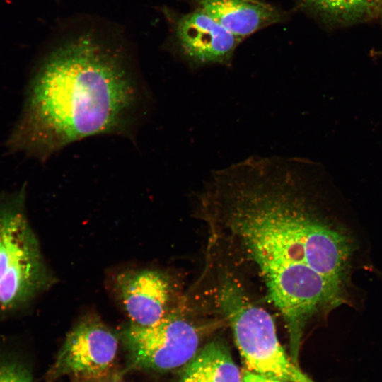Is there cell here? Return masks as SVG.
Returning <instances> with one entry per match:
<instances>
[{
    "instance_id": "cell-4",
    "label": "cell",
    "mask_w": 382,
    "mask_h": 382,
    "mask_svg": "<svg viewBox=\"0 0 382 382\" xmlns=\"http://www.w3.org/2000/svg\"><path fill=\"white\" fill-rule=\"evenodd\" d=\"M216 301L248 370L284 382H313L286 354L271 315L250 299L236 279L228 275L221 279Z\"/></svg>"
},
{
    "instance_id": "cell-11",
    "label": "cell",
    "mask_w": 382,
    "mask_h": 382,
    "mask_svg": "<svg viewBox=\"0 0 382 382\" xmlns=\"http://www.w3.org/2000/svg\"><path fill=\"white\" fill-rule=\"evenodd\" d=\"M325 24L345 27L364 23L382 12V0H297Z\"/></svg>"
},
{
    "instance_id": "cell-3",
    "label": "cell",
    "mask_w": 382,
    "mask_h": 382,
    "mask_svg": "<svg viewBox=\"0 0 382 382\" xmlns=\"http://www.w3.org/2000/svg\"><path fill=\"white\" fill-rule=\"evenodd\" d=\"M26 186L0 195V313L28 306L47 289L51 277L29 224Z\"/></svg>"
},
{
    "instance_id": "cell-13",
    "label": "cell",
    "mask_w": 382,
    "mask_h": 382,
    "mask_svg": "<svg viewBox=\"0 0 382 382\" xmlns=\"http://www.w3.org/2000/svg\"><path fill=\"white\" fill-rule=\"evenodd\" d=\"M242 382H284L276 378L266 376L248 369L242 372Z\"/></svg>"
},
{
    "instance_id": "cell-8",
    "label": "cell",
    "mask_w": 382,
    "mask_h": 382,
    "mask_svg": "<svg viewBox=\"0 0 382 382\" xmlns=\"http://www.w3.org/2000/svg\"><path fill=\"white\" fill-rule=\"evenodd\" d=\"M176 31L185 56L197 66L228 64L241 40L198 8L178 21Z\"/></svg>"
},
{
    "instance_id": "cell-10",
    "label": "cell",
    "mask_w": 382,
    "mask_h": 382,
    "mask_svg": "<svg viewBox=\"0 0 382 382\" xmlns=\"http://www.w3.org/2000/svg\"><path fill=\"white\" fill-rule=\"evenodd\" d=\"M178 382H242V372L225 342L214 340L184 366Z\"/></svg>"
},
{
    "instance_id": "cell-7",
    "label": "cell",
    "mask_w": 382,
    "mask_h": 382,
    "mask_svg": "<svg viewBox=\"0 0 382 382\" xmlns=\"http://www.w3.org/2000/svg\"><path fill=\"white\" fill-rule=\"evenodd\" d=\"M115 284L129 323L149 326L158 323L175 308L173 306L172 281L162 271L126 270L117 276Z\"/></svg>"
},
{
    "instance_id": "cell-5",
    "label": "cell",
    "mask_w": 382,
    "mask_h": 382,
    "mask_svg": "<svg viewBox=\"0 0 382 382\" xmlns=\"http://www.w3.org/2000/svg\"><path fill=\"white\" fill-rule=\"evenodd\" d=\"M122 339L133 368L168 371L187 364L199 349L200 329L179 307L158 323L140 326L129 323Z\"/></svg>"
},
{
    "instance_id": "cell-14",
    "label": "cell",
    "mask_w": 382,
    "mask_h": 382,
    "mask_svg": "<svg viewBox=\"0 0 382 382\" xmlns=\"http://www.w3.org/2000/svg\"><path fill=\"white\" fill-rule=\"evenodd\" d=\"M381 14L382 15V12H381Z\"/></svg>"
},
{
    "instance_id": "cell-1",
    "label": "cell",
    "mask_w": 382,
    "mask_h": 382,
    "mask_svg": "<svg viewBox=\"0 0 382 382\" xmlns=\"http://www.w3.org/2000/svg\"><path fill=\"white\" fill-rule=\"evenodd\" d=\"M311 166L251 156L213 172L197 195L214 236L230 238L257 267L293 348L314 314L342 299L351 255L347 238L313 210Z\"/></svg>"
},
{
    "instance_id": "cell-9",
    "label": "cell",
    "mask_w": 382,
    "mask_h": 382,
    "mask_svg": "<svg viewBox=\"0 0 382 382\" xmlns=\"http://www.w3.org/2000/svg\"><path fill=\"white\" fill-rule=\"evenodd\" d=\"M198 9L240 40L279 22L280 12L260 0H198Z\"/></svg>"
},
{
    "instance_id": "cell-2",
    "label": "cell",
    "mask_w": 382,
    "mask_h": 382,
    "mask_svg": "<svg viewBox=\"0 0 382 382\" xmlns=\"http://www.w3.org/2000/svg\"><path fill=\"white\" fill-rule=\"evenodd\" d=\"M144 107L145 92L123 59L81 36L52 52L32 79L8 147L42 161L86 137L132 136Z\"/></svg>"
},
{
    "instance_id": "cell-6",
    "label": "cell",
    "mask_w": 382,
    "mask_h": 382,
    "mask_svg": "<svg viewBox=\"0 0 382 382\" xmlns=\"http://www.w3.org/2000/svg\"><path fill=\"white\" fill-rule=\"evenodd\" d=\"M117 348V337L98 317H83L67 335L47 382L67 375L100 376L112 365Z\"/></svg>"
},
{
    "instance_id": "cell-12",
    "label": "cell",
    "mask_w": 382,
    "mask_h": 382,
    "mask_svg": "<svg viewBox=\"0 0 382 382\" xmlns=\"http://www.w3.org/2000/svg\"><path fill=\"white\" fill-rule=\"evenodd\" d=\"M0 382H33L29 369L13 357L0 358Z\"/></svg>"
}]
</instances>
